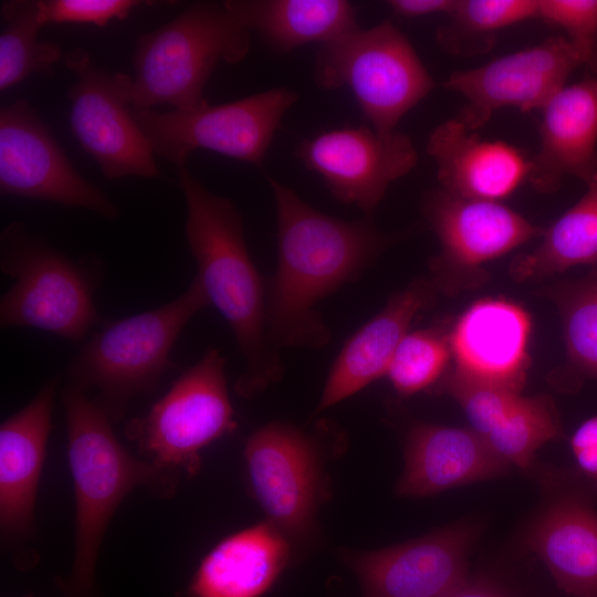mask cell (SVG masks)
I'll return each instance as SVG.
<instances>
[{
	"label": "cell",
	"mask_w": 597,
	"mask_h": 597,
	"mask_svg": "<svg viewBox=\"0 0 597 597\" xmlns=\"http://www.w3.org/2000/svg\"><path fill=\"white\" fill-rule=\"evenodd\" d=\"M250 50V31L223 2L192 3L158 29L140 33L129 76L132 106L150 109L197 107L203 88L220 62L238 63Z\"/></svg>",
	"instance_id": "obj_5"
},
{
	"label": "cell",
	"mask_w": 597,
	"mask_h": 597,
	"mask_svg": "<svg viewBox=\"0 0 597 597\" xmlns=\"http://www.w3.org/2000/svg\"><path fill=\"white\" fill-rule=\"evenodd\" d=\"M474 530L451 526L350 558L365 597H448L468 579Z\"/></svg>",
	"instance_id": "obj_16"
},
{
	"label": "cell",
	"mask_w": 597,
	"mask_h": 597,
	"mask_svg": "<svg viewBox=\"0 0 597 597\" xmlns=\"http://www.w3.org/2000/svg\"><path fill=\"white\" fill-rule=\"evenodd\" d=\"M537 18L566 33V39L589 63L597 38V0H537Z\"/></svg>",
	"instance_id": "obj_33"
},
{
	"label": "cell",
	"mask_w": 597,
	"mask_h": 597,
	"mask_svg": "<svg viewBox=\"0 0 597 597\" xmlns=\"http://www.w3.org/2000/svg\"><path fill=\"white\" fill-rule=\"evenodd\" d=\"M541 113L527 181L541 192L556 191L568 175L586 182L597 172V76L565 85Z\"/></svg>",
	"instance_id": "obj_20"
},
{
	"label": "cell",
	"mask_w": 597,
	"mask_h": 597,
	"mask_svg": "<svg viewBox=\"0 0 597 597\" xmlns=\"http://www.w3.org/2000/svg\"><path fill=\"white\" fill-rule=\"evenodd\" d=\"M425 216L440 243L432 284L447 293L484 281L482 264L542 237L544 229L501 202L430 191Z\"/></svg>",
	"instance_id": "obj_11"
},
{
	"label": "cell",
	"mask_w": 597,
	"mask_h": 597,
	"mask_svg": "<svg viewBox=\"0 0 597 597\" xmlns=\"http://www.w3.org/2000/svg\"><path fill=\"white\" fill-rule=\"evenodd\" d=\"M226 9L277 52L329 43L358 28L345 0H228Z\"/></svg>",
	"instance_id": "obj_24"
},
{
	"label": "cell",
	"mask_w": 597,
	"mask_h": 597,
	"mask_svg": "<svg viewBox=\"0 0 597 597\" xmlns=\"http://www.w3.org/2000/svg\"><path fill=\"white\" fill-rule=\"evenodd\" d=\"M597 51V38H596V42H595V48H594V52L593 54Z\"/></svg>",
	"instance_id": "obj_38"
},
{
	"label": "cell",
	"mask_w": 597,
	"mask_h": 597,
	"mask_svg": "<svg viewBox=\"0 0 597 597\" xmlns=\"http://www.w3.org/2000/svg\"><path fill=\"white\" fill-rule=\"evenodd\" d=\"M583 63L566 38L552 36L481 66L455 71L442 86L463 96L458 118L476 133L502 107L541 111Z\"/></svg>",
	"instance_id": "obj_13"
},
{
	"label": "cell",
	"mask_w": 597,
	"mask_h": 597,
	"mask_svg": "<svg viewBox=\"0 0 597 597\" xmlns=\"http://www.w3.org/2000/svg\"><path fill=\"white\" fill-rule=\"evenodd\" d=\"M531 320L520 305L483 298L470 305L449 334L453 370L521 391L528 367Z\"/></svg>",
	"instance_id": "obj_17"
},
{
	"label": "cell",
	"mask_w": 597,
	"mask_h": 597,
	"mask_svg": "<svg viewBox=\"0 0 597 597\" xmlns=\"http://www.w3.org/2000/svg\"><path fill=\"white\" fill-rule=\"evenodd\" d=\"M448 597H505L493 586L482 582L467 580Z\"/></svg>",
	"instance_id": "obj_37"
},
{
	"label": "cell",
	"mask_w": 597,
	"mask_h": 597,
	"mask_svg": "<svg viewBox=\"0 0 597 597\" xmlns=\"http://www.w3.org/2000/svg\"><path fill=\"white\" fill-rule=\"evenodd\" d=\"M434 289L426 280L413 281L348 338L332 365L317 412L387 375L398 345L415 316L430 305Z\"/></svg>",
	"instance_id": "obj_21"
},
{
	"label": "cell",
	"mask_w": 597,
	"mask_h": 597,
	"mask_svg": "<svg viewBox=\"0 0 597 597\" xmlns=\"http://www.w3.org/2000/svg\"><path fill=\"white\" fill-rule=\"evenodd\" d=\"M297 101L295 92L271 88L241 100L158 112L130 106L132 115L154 154L177 167L189 155L207 149L262 168L284 114Z\"/></svg>",
	"instance_id": "obj_9"
},
{
	"label": "cell",
	"mask_w": 597,
	"mask_h": 597,
	"mask_svg": "<svg viewBox=\"0 0 597 597\" xmlns=\"http://www.w3.org/2000/svg\"><path fill=\"white\" fill-rule=\"evenodd\" d=\"M315 81L326 90L347 86L370 126L381 133L395 132L437 85L410 41L390 21L358 27L321 45Z\"/></svg>",
	"instance_id": "obj_8"
},
{
	"label": "cell",
	"mask_w": 597,
	"mask_h": 597,
	"mask_svg": "<svg viewBox=\"0 0 597 597\" xmlns=\"http://www.w3.org/2000/svg\"><path fill=\"white\" fill-rule=\"evenodd\" d=\"M0 13V91L32 74L52 75L56 62L63 59L62 51L56 43L38 38L42 24L36 1H2Z\"/></svg>",
	"instance_id": "obj_27"
},
{
	"label": "cell",
	"mask_w": 597,
	"mask_h": 597,
	"mask_svg": "<svg viewBox=\"0 0 597 597\" xmlns=\"http://www.w3.org/2000/svg\"><path fill=\"white\" fill-rule=\"evenodd\" d=\"M458 0H389L388 7L394 14L402 18H420L432 14L449 15Z\"/></svg>",
	"instance_id": "obj_36"
},
{
	"label": "cell",
	"mask_w": 597,
	"mask_h": 597,
	"mask_svg": "<svg viewBox=\"0 0 597 597\" xmlns=\"http://www.w3.org/2000/svg\"><path fill=\"white\" fill-rule=\"evenodd\" d=\"M0 192L88 209L105 218L118 207L72 165L24 100L0 108Z\"/></svg>",
	"instance_id": "obj_12"
},
{
	"label": "cell",
	"mask_w": 597,
	"mask_h": 597,
	"mask_svg": "<svg viewBox=\"0 0 597 597\" xmlns=\"http://www.w3.org/2000/svg\"><path fill=\"white\" fill-rule=\"evenodd\" d=\"M209 305L195 276L172 301L104 325L70 364V385L84 392L94 389L111 420L121 419L133 398L158 385L171 366L170 353L181 332Z\"/></svg>",
	"instance_id": "obj_4"
},
{
	"label": "cell",
	"mask_w": 597,
	"mask_h": 597,
	"mask_svg": "<svg viewBox=\"0 0 597 597\" xmlns=\"http://www.w3.org/2000/svg\"><path fill=\"white\" fill-rule=\"evenodd\" d=\"M63 404L75 498L74 561L64 589L72 597H83L92 590L104 534L124 499L139 485L168 494L159 471L128 453L111 418L86 392L69 385Z\"/></svg>",
	"instance_id": "obj_3"
},
{
	"label": "cell",
	"mask_w": 597,
	"mask_h": 597,
	"mask_svg": "<svg viewBox=\"0 0 597 597\" xmlns=\"http://www.w3.org/2000/svg\"><path fill=\"white\" fill-rule=\"evenodd\" d=\"M277 219V266L268 293L273 345L321 348L331 338L316 304L359 277L395 241L365 217L345 221L310 206L270 176Z\"/></svg>",
	"instance_id": "obj_1"
},
{
	"label": "cell",
	"mask_w": 597,
	"mask_h": 597,
	"mask_svg": "<svg viewBox=\"0 0 597 597\" xmlns=\"http://www.w3.org/2000/svg\"><path fill=\"white\" fill-rule=\"evenodd\" d=\"M535 18L537 0H458L436 39L447 53L471 57L488 53L502 29Z\"/></svg>",
	"instance_id": "obj_28"
},
{
	"label": "cell",
	"mask_w": 597,
	"mask_h": 597,
	"mask_svg": "<svg viewBox=\"0 0 597 597\" xmlns=\"http://www.w3.org/2000/svg\"><path fill=\"white\" fill-rule=\"evenodd\" d=\"M38 17L43 25L74 23L105 27L124 20L142 2L136 0H39Z\"/></svg>",
	"instance_id": "obj_34"
},
{
	"label": "cell",
	"mask_w": 597,
	"mask_h": 597,
	"mask_svg": "<svg viewBox=\"0 0 597 597\" xmlns=\"http://www.w3.org/2000/svg\"><path fill=\"white\" fill-rule=\"evenodd\" d=\"M450 358L449 336L436 329L407 333L395 352L387 376L398 394L410 396L432 386Z\"/></svg>",
	"instance_id": "obj_31"
},
{
	"label": "cell",
	"mask_w": 597,
	"mask_h": 597,
	"mask_svg": "<svg viewBox=\"0 0 597 597\" xmlns=\"http://www.w3.org/2000/svg\"><path fill=\"white\" fill-rule=\"evenodd\" d=\"M289 544L271 523L239 531L217 544L201 561L189 597H260L289 559Z\"/></svg>",
	"instance_id": "obj_23"
},
{
	"label": "cell",
	"mask_w": 597,
	"mask_h": 597,
	"mask_svg": "<svg viewBox=\"0 0 597 597\" xmlns=\"http://www.w3.org/2000/svg\"><path fill=\"white\" fill-rule=\"evenodd\" d=\"M585 184V195L544 230L540 244L513 260L515 280L543 279L577 265L597 268V172Z\"/></svg>",
	"instance_id": "obj_26"
},
{
	"label": "cell",
	"mask_w": 597,
	"mask_h": 597,
	"mask_svg": "<svg viewBox=\"0 0 597 597\" xmlns=\"http://www.w3.org/2000/svg\"><path fill=\"white\" fill-rule=\"evenodd\" d=\"M444 390L464 411L470 428L485 437L521 398L519 391L469 378L451 370L443 379Z\"/></svg>",
	"instance_id": "obj_32"
},
{
	"label": "cell",
	"mask_w": 597,
	"mask_h": 597,
	"mask_svg": "<svg viewBox=\"0 0 597 597\" xmlns=\"http://www.w3.org/2000/svg\"><path fill=\"white\" fill-rule=\"evenodd\" d=\"M296 156L322 177L338 201L354 205L370 218L389 185L417 164V151L404 133L371 126L323 130L303 140Z\"/></svg>",
	"instance_id": "obj_14"
},
{
	"label": "cell",
	"mask_w": 597,
	"mask_h": 597,
	"mask_svg": "<svg viewBox=\"0 0 597 597\" xmlns=\"http://www.w3.org/2000/svg\"><path fill=\"white\" fill-rule=\"evenodd\" d=\"M561 434V422L548 396H521L511 411L485 437L509 465L527 469L535 452Z\"/></svg>",
	"instance_id": "obj_30"
},
{
	"label": "cell",
	"mask_w": 597,
	"mask_h": 597,
	"mask_svg": "<svg viewBox=\"0 0 597 597\" xmlns=\"http://www.w3.org/2000/svg\"><path fill=\"white\" fill-rule=\"evenodd\" d=\"M59 379H50L0 426V528L21 538L32 528Z\"/></svg>",
	"instance_id": "obj_19"
},
{
	"label": "cell",
	"mask_w": 597,
	"mask_h": 597,
	"mask_svg": "<svg viewBox=\"0 0 597 597\" xmlns=\"http://www.w3.org/2000/svg\"><path fill=\"white\" fill-rule=\"evenodd\" d=\"M63 62L76 76L67 92L72 130L104 176H158L155 154L130 112L129 75L102 69L82 49Z\"/></svg>",
	"instance_id": "obj_10"
},
{
	"label": "cell",
	"mask_w": 597,
	"mask_h": 597,
	"mask_svg": "<svg viewBox=\"0 0 597 597\" xmlns=\"http://www.w3.org/2000/svg\"><path fill=\"white\" fill-rule=\"evenodd\" d=\"M509 464L471 428L421 423L410 431L398 493L426 496L502 475Z\"/></svg>",
	"instance_id": "obj_22"
},
{
	"label": "cell",
	"mask_w": 597,
	"mask_h": 597,
	"mask_svg": "<svg viewBox=\"0 0 597 597\" xmlns=\"http://www.w3.org/2000/svg\"><path fill=\"white\" fill-rule=\"evenodd\" d=\"M569 444L579 469L597 485V416L576 429Z\"/></svg>",
	"instance_id": "obj_35"
},
{
	"label": "cell",
	"mask_w": 597,
	"mask_h": 597,
	"mask_svg": "<svg viewBox=\"0 0 597 597\" xmlns=\"http://www.w3.org/2000/svg\"><path fill=\"white\" fill-rule=\"evenodd\" d=\"M427 153L434 160L441 189L453 195L500 202L527 181L531 158L502 140H486L458 117L430 134Z\"/></svg>",
	"instance_id": "obj_18"
},
{
	"label": "cell",
	"mask_w": 597,
	"mask_h": 597,
	"mask_svg": "<svg viewBox=\"0 0 597 597\" xmlns=\"http://www.w3.org/2000/svg\"><path fill=\"white\" fill-rule=\"evenodd\" d=\"M177 170L187 205V242L198 266L196 276L210 305L233 333L245 365L237 389L251 396L279 379L283 370L268 333L264 284L248 251L234 205L209 191L186 165Z\"/></svg>",
	"instance_id": "obj_2"
},
{
	"label": "cell",
	"mask_w": 597,
	"mask_h": 597,
	"mask_svg": "<svg viewBox=\"0 0 597 597\" xmlns=\"http://www.w3.org/2000/svg\"><path fill=\"white\" fill-rule=\"evenodd\" d=\"M530 547L556 584L576 597H597V513L574 502H559L542 516Z\"/></svg>",
	"instance_id": "obj_25"
},
{
	"label": "cell",
	"mask_w": 597,
	"mask_h": 597,
	"mask_svg": "<svg viewBox=\"0 0 597 597\" xmlns=\"http://www.w3.org/2000/svg\"><path fill=\"white\" fill-rule=\"evenodd\" d=\"M100 262L73 261L22 223L0 237V270L13 280L0 302L2 327H32L81 341L101 321L94 303Z\"/></svg>",
	"instance_id": "obj_6"
},
{
	"label": "cell",
	"mask_w": 597,
	"mask_h": 597,
	"mask_svg": "<svg viewBox=\"0 0 597 597\" xmlns=\"http://www.w3.org/2000/svg\"><path fill=\"white\" fill-rule=\"evenodd\" d=\"M234 425L224 358L209 348L145 416L127 423L125 434L159 471L172 495L180 476L198 471L200 451Z\"/></svg>",
	"instance_id": "obj_7"
},
{
	"label": "cell",
	"mask_w": 597,
	"mask_h": 597,
	"mask_svg": "<svg viewBox=\"0 0 597 597\" xmlns=\"http://www.w3.org/2000/svg\"><path fill=\"white\" fill-rule=\"evenodd\" d=\"M546 294L561 313L567 367L577 377L597 379V268L548 287Z\"/></svg>",
	"instance_id": "obj_29"
},
{
	"label": "cell",
	"mask_w": 597,
	"mask_h": 597,
	"mask_svg": "<svg viewBox=\"0 0 597 597\" xmlns=\"http://www.w3.org/2000/svg\"><path fill=\"white\" fill-rule=\"evenodd\" d=\"M245 463L252 491L283 534H303L315 511L318 467L311 440L282 422L268 423L248 439Z\"/></svg>",
	"instance_id": "obj_15"
}]
</instances>
